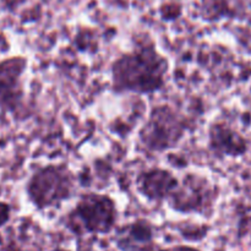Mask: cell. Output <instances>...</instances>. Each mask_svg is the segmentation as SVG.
<instances>
[{"instance_id": "10", "label": "cell", "mask_w": 251, "mask_h": 251, "mask_svg": "<svg viewBox=\"0 0 251 251\" xmlns=\"http://www.w3.org/2000/svg\"><path fill=\"white\" fill-rule=\"evenodd\" d=\"M7 251H44L43 247L39 243L28 242V243H11L9 245Z\"/></svg>"}, {"instance_id": "4", "label": "cell", "mask_w": 251, "mask_h": 251, "mask_svg": "<svg viewBox=\"0 0 251 251\" xmlns=\"http://www.w3.org/2000/svg\"><path fill=\"white\" fill-rule=\"evenodd\" d=\"M189 127L185 115L173 105H153L139 131V144L150 153L169 152L181 144Z\"/></svg>"}, {"instance_id": "9", "label": "cell", "mask_w": 251, "mask_h": 251, "mask_svg": "<svg viewBox=\"0 0 251 251\" xmlns=\"http://www.w3.org/2000/svg\"><path fill=\"white\" fill-rule=\"evenodd\" d=\"M114 232L118 251H156L154 226L149 220L137 218Z\"/></svg>"}, {"instance_id": "7", "label": "cell", "mask_w": 251, "mask_h": 251, "mask_svg": "<svg viewBox=\"0 0 251 251\" xmlns=\"http://www.w3.org/2000/svg\"><path fill=\"white\" fill-rule=\"evenodd\" d=\"M207 147L221 159H237L249 151V141L233 125L225 120H215L207 129Z\"/></svg>"}, {"instance_id": "13", "label": "cell", "mask_w": 251, "mask_h": 251, "mask_svg": "<svg viewBox=\"0 0 251 251\" xmlns=\"http://www.w3.org/2000/svg\"><path fill=\"white\" fill-rule=\"evenodd\" d=\"M105 251H118L117 249H108V250H105Z\"/></svg>"}, {"instance_id": "12", "label": "cell", "mask_w": 251, "mask_h": 251, "mask_svg": "<svg viewBox=\"0 0 251 251\" xmlns=\"http://www.w3.org/2000/svg\"><path fill=\"white\" fill-rule=\"evenodd\" d=\"M159 251H202V250H201L200 248L191 244H176V245H171V247L168 248H164V249H161Z\"/></svg>"}, {"instance_id": "5", "label": "cell", "mask_w": 251, "mask_h": 251, "mask_svg": "<svg viewBox=\"0 0 251 251\" xmlns=\"http://www.w3.org/2000/svg\"><path fill=\"white\" fill-rule=\"evenodd\" d=\"M220 196V188L210 176L189 171L179 178L178 185L166 203L178 215L208 218L215 213Z\"/></svg>"}, {"instance_id": "6", "label": "cell", "mask_w": 251, "mask_h": 251, "mask_svg": "<svg viewBox=\"0 0 251 251\" xmlns=\"http://www.w3.org/2000/svg\"><path fill=\"white\" fill-rule=\"evenodd\" d=\"M29 59L10 55L0 60V112L16 115L26 97V74Z\"/></svg>"}, {"instance_id": "11", "label": "cell", "mask_w": 251, "mask_h": 251, "mask_svg": "<svg viewBox=\"0 0 251 251\" xmlns=\"http://www.w3.org/2000/svg\"><path fill=\"white\" fill-rule=\"evenodd\" d=\"M12 207L6 201L0 200V228H4L11 221Z\"/></svg>"}, {"instance_id": "2", "label": "cell", "mask_w": 251, "mask_h": 251, "mask_svg": "<svg viewBox=\"0 0 251 251\" xmlns=\"http://www.w3.org/2000/svg\"><path fill=\"white\" fill-rule=\"evenodd\" d=\"M76 193V176L66 163H48L38 167L25 184L29 205L39 212L60 207Z\"/></svg>"}, {"instance_id": "1", "label": "cell", "mask_w": 251, "mask_h": 251, "mask_svg": "<svg viewBox=\"0 0 251 251\" xmlns=\"http://www.w3.org/2000/svg\"><path fill=\"white\" fill-rule=\"evenodd\" d=\"M171 61L151 38L134 44L113 60L110 87L117 95H154L166 86Z\"/></svg>"}, {"instance_id": "3", "label": "cell", "mask_w": 251, "mask_h": 251, "mask_svg": "<svg viewBox=\"0 0 251 251\" xmlns=\"http://www.w3.org/2000/svg\"><path fill=\"white\" fill-rule=\"evenodd\" d=\"M119 216V206L112 195L87 191L68 212L65 226L76 234L105 235L117 229Z\"/></svg>"}, {"instance_id": "8", "label": "cell", "mask_w": 251, "mask_h": 251, "mask_svg": "<svg viewBox=\"0 0 251 251\" xmlns=\"http://www.w3.org/2000/svg\"><path fill=\"white\" fill-rule=\"evenodd\" d=\"M179 178L169 168L153 166L139 172L135 178V188L142 199L151 203H163L168 201Z\"/></svg>"}]
</instances>
